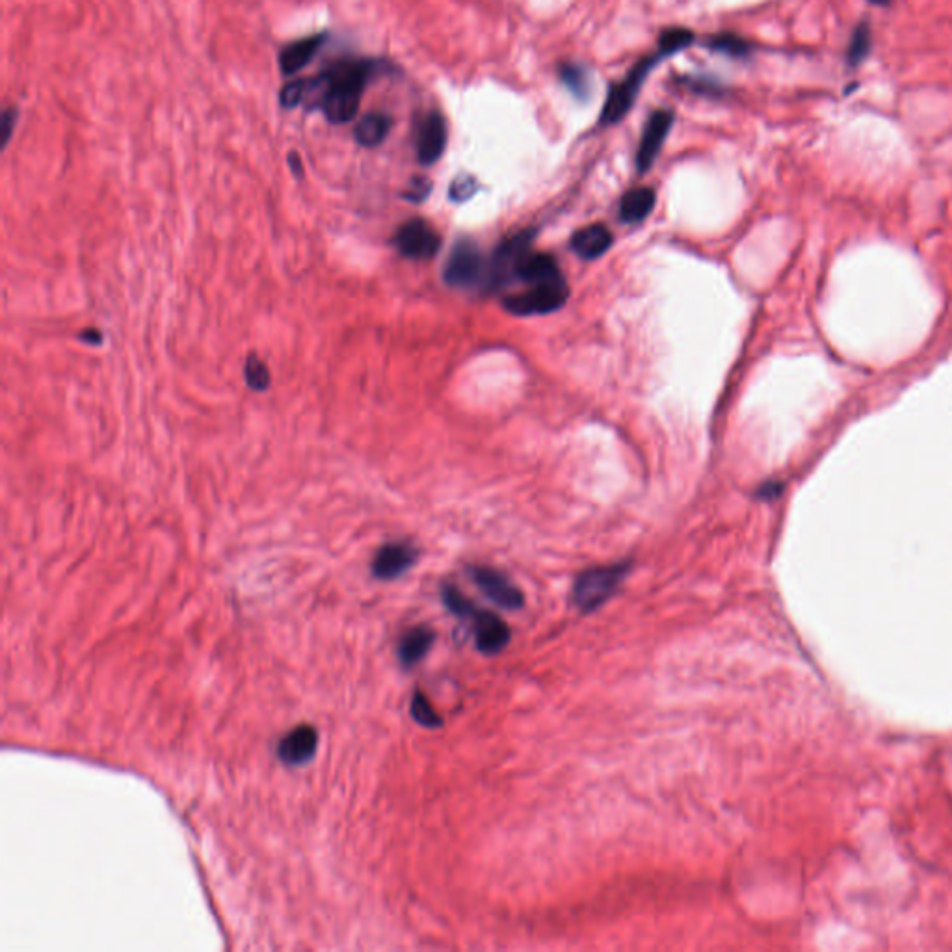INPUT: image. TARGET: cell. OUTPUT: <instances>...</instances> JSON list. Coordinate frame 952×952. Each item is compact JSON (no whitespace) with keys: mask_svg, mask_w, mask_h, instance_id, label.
<instances>
[{"mask_svg":"<svg viewBox=\"0 0 952 952\" xmlns=\"http://www.w3.org/2000/svg\"><path fill=\"white\" fill-rule=\"evenodd\" d=\"M433 631L426 626H421V627H415L412 631H408L404 635V638H402L400 646H398V656H400V663L404 665L406 668H412L413 665H417L421 658L428 653V649L432 647L433 644Z\"/></svg>","mask_w":952,"mask_h":952,"instance_id":"obj_17","label":"cell"},{"mask_svg":"<svg viewBox=\"0 0 952 952\" xmlns=\"http://www.w3.org/2000/svg\"><path fill=\"white\" fill-rule=\"evenodd\" d=\"M290 160H292V168H295V173H296V175H298V173L302 175V166H300V160L296 162V155H292Z\"/></svg>","mask_w":952,"mask_h":952,"instance_id":"obj_30","label":"cell"},{"mask_svg":"<svg viewBox=\"0 0 952 952\" xmlns=\"http://www.w3.org/2000/svg\"><path fill=\"white\" fill-rule=\"evenodd\" d=\"M469 573L474 584L499 607L508 610H518L523 607V592L504 573L486 566H474L469 569Z\"/></svg>","mask_w":952,"mask_h":952,"instance_id":"obj_9","label":"cell"},{"mask_svg":"<svg viewBox=\"0 0 952 952\" xmlns=\"http://www.w3.org/2000/svg\"><path fill=\"white\" fill-rule=\"evenodd\" d=\"M569 296L568 283L553 281V283H541V285H529V288L521 295H511L504 300V307L518 316H532V315H549L557 309H560Z\"/></svg>","mask_w":952,"mask_h":952,"instance_id":"obj_5","label":"cell"},{"mask_svg":"<svg viewBox=\"0 0 952 952\" xmlns=\"http://www.w3.org/2000/svg\"><path fill=\"white\" fill-rule=\"evenodd\" d=\"M374 73L371 60H341L315 79H298L304 101L313 102L332 123H348L355 118L361 97Z\"/></svg>","mask_w":952,"mask_h":952,"instance_id":"obj_1","label":"cell"},{"mask_svg":"<svg viewBox=\"0 0 952 952\" xmlns=\"http://www.w3.org/2000/svg\"><path fill=\"white\" fill-rule=\"evenodd\" d=\"M694 42V34L686 28H670L661 34L658 38V51H663L666 56L675 54L683 49H686Z\"/></svg>","mask_w":952,"mask_h":952,"instance_id":"obj_21","label":"cell"},{"mask_svg":"<svg viewBox=\"0 0 952 952\" xmlns=\"http://www.w3.org/2000/svg\"><path fill=\"white\" fill-rule=\"evenodd\" d=\"M15 116L17 112L14 108H8L5 112V118H3V132H5V140L8 141L10 136H12V127L15 125Z\"/></svg>","mask_w":952,"mask_h":952,"instance_id":"obj_28","label":"cell"},{"mask_svg":"<svg viewBox=\"0 0 952 952\" xmlns=\"http://www.w3.org/2000/svg\"><path fill=\"white\" fill-rule=\"evenodd\" d=\"M97 334H99V332H84L81 337H83L84 341H88V343H95V345H99V343L102 341V337H101V335H99V337H93V335H97Z\"/></svg>","mask_w":952,"mask_h":952,"instance_id":"obj_29","label":"cell"},{"mask_svg":"<svg viewBox=\"0 0 952 952\" xmlns=\"http://www.w3.org/2000/svg\"><path fill=\"white\" fill-rule=\"evenodd\" d=\"M514 277L525 281L527 285H541L564 279L555 257L547 253H534L530 249L520 259Z\"/></svg>","mask_w":952,"mask_h":952,"instance_id":"obj_14","label":"cell"},{"mask_svg":"<svg viewBox=\"0 0 952 952\" xmlns=\"http://www.w3.org/2000/svg\"><path fill=\"white\" fill-rule=\"evenodd\" d=\"M324 42H325V34H315V35H309V38L298 40L295 44H290L288 47H285L279 54L281 71L285 73V75H296L298 71H302L311 62V58L318 53Z\"/></svg>","mask_w":952,"mask_h":952,"instance_id":"obj_16","label":"cell"},{"mask_svg":"<svg viewBox=\"0 0 952 952\" xmlns=\"http://www.w3.org/2000/svg\"><path fill=\"white\" fill-rule=\"evenodd\" d=\"M629 569H631V564L624 562V564H614V566L594 568V569L584 571L575 580L573 603L582 612H592L599 608L603 603H607L616 594L619 584L624 582V578L627 577Z\"/></svg>","mask_w":952,"mask_h":952,"instance_id":"obj_3","label":"cell"},{"mask_svg":"<svg viewBox=\"0 0 952 952\" xmlns=\"http://www.w3.org/2000/svg\"><path fill=\"white\" fill-rule=\"evenodd\" d=\"M391 131V118L380 112H373L363 116L361 121L355 125V141L363 148H376L380 145Z\"/></svg>","mask_w":952,"mask_h":952,"instance_id":"obj_19","label":"cell"},{"mask_svg":"<svg viewBox=\"0 0 952 952\" xmlns=\"http://www.w3.org/2000/svg\"><path fill=\"white\" fill-rule=\"evenodd\" d=\"M656 196L649 187L629 190L619 203V216L624 222H640L655 207Z\"/></svg>","mask_w":952,"mask_h":952,"instance_id":"obj_18","label":"cell"},{"mask_svg":"<svg viewBox=\"0 0 952 952\" xmlns=\"http://www.w3.org/2000/svg\"><path fill=\"white\" fill-rule=\"evenodd\" d=\"M318 748V733L313 725H298L279 743V759L290 766L309 763Z\"/></svg>","mask_w":952,"mask_h":952,"instance_id":"obj_13","label":"cell"},{"mask_svg":"<svg viewBox=\"0 0 952 952\" xmlns=\"http://www.w3.org/2000/svg\"><path fill=\"white\" fill-rule=\"evenodd\" d=\"M663 58H666V54L663 51H656L655 54L640 60L631 71L629 75L617 83L610 93H608V99H607V104L603 108L601 112V123L603 125H614L617 121H621L626 118V114L631 110L646 77L649 75V71L661 62Z\"/></svg>","mask_w":952,"mask_h":952,"instance_id":"obj_4","label":"cell"},{"mask_svg":"<svg viewBox=\"0 0 952 952\" xmlns=\"http://www.w3.org/2000/svg\"><path fill=\"white\" fill-rule=\"evenodd\" d=\"M672 125H674V112H670V110H656V112L649 116L644 127L640 145H638V153H636L638 171L644 173L653 166L655 159L663 150Z\"/></svg>","mask_w":952,"mask_h":952,"instance_id":"obj_10","label":"cell"},{"mask_svg":"<svg viewBox=\"0 0 952 952\" xmlns=\"http://www.w3.org/2000/svg\"><path fill=\"white\" fill-rule=\"evenodd\" d=\"M532 237H534V231H523L499 246L491 263L488 265L486 283L490 288H499L510 277L516 276V267L523 255L530 249Z\"/></svg>","mask_w":952,"mask_h":952,"instance_id":"obj_8","label":"cell"},{"mask_svg":"<svg viewBox=\"0 0 952 952\" xmlns=\"http://www.w3.org/2000/svg\"><path fill=\"white\" fill-rule=\"evenodd\" d=\"M612 233L603 224H594L578 229L571 238V248L580 259L594 261L610 248Z\"/></svg>","mask_w":952,"mask_h":952,"instance_id":"obj_15","label":"cell"},{"mask_svg":"<svg viewBox=\"0 0 952 952\" xmlns=\"http://www.w3.org/2000/svg\"><path fill=\"white\" fill-rule=\"evenodd\" d=\"M443 601L460 617L471 619L476 633V646L486 655L500 653L510 642V629L504 621L486 610H481L472 601L463 597L456 586H443Z\"/></svg>","mask_w":952,"mask_h":952,"instance_id":"obj_2","label":"cell"},{"mask_svg":"<svg viewBox=\"0 0 952 952\" xmlns=\"http://www.w3.org/2000/svg\"><path fill=\"white\" fill-rule=\"evenodd\" d=\"M428 192H430V182L426 179H423V177H417V179H413L410 190L406 192V198L410 201L419 203V201H423L428 196Z\"/></svg>","mask_w":952,"mask_h":952,"instance_id":"obj_27","label":"cell"},{"mask_svg":"<svg viewBox=\"0 0 952 952\" xmlns=\"http://www.w3.org/2000/svg\"><path fill=\"white\" fill-rule=\"evenodd\" d=\"M394 246L408 259L428 261L435 257L439 246H442V238L424 219H410V222L398 228L394 235Z\"/></svg>","mask_w":952,"mask_h":952,"instance_id":"obj_7","label":"cell"},{"mask_svg":"<svg viewBox=\"0 0 952 952\" xmlns=\"http://www.w3.org/2000/svg\"><path fill=\"white\" fill-rule=\"evenodd\" d=\"M246 380H248V385L255 391H265L270 385V371L257 355L248 357Z\"/></svg>","mask_w":952,"mask_h":952,"instance_id":"obj_22","label":"cell"},{"mask_svg":"<svg viewBox=\"0 0 952 952\" xmlns=\"http://www.w3.org/2000/svg\"><path fill=\"white\" fill-rule=\"evenodd\" d=\"M486 277L488 265L479 246L471 240H460L449 255L445 281L454 288H472L484 283Z\"/></svg>","mask_w":952,"mask_h":952,"instance_id":"obj_6","label":"cell"},{"mask_svg":"<svg viewBox=\"0 0 952 952\" xmlns=\"http://www.w3.org/2000/svg\"><path fill=\"white\" fill-rule=\"evenodd\" d=\"M476 189H479V185H476V180H474L472 177H469V175H461V177H458V179L452 182V187H451V198H452L454 201H465V199H469V198L476 192Z\"/></svg>","mask_w":952,"mask_h":952,"instance_id":"obj_26","label":"cell"},{"mask_svg":"<svg viewBox=\"0 0 952 952\" xmlns=\"http://www.w3.org/2000/svg\"><path fill=\"white\" fill-rule=\"evenodd\" d=\"M711 49L714 51H720V53H725V54H731V56H746L750 53V45L741 40L739 35H733V34H720V35H714V38L711 40Z\"/></svg>","mask_w":952,"mask_h":952,"instance_id":"obj_23","label":"cell"},{"mask_svg":"<svg viewBox=\"0 0 952 952\" xmlns=\"http://www.w3.org/2000/svg\"><path fill=\"white\" fill-rule=\"evenodd\" d=\"M417 157L423 166H432L442 159L447 145V123L439 112L426 114L417 127Z\"/></svg>","mask_w":952,"mask_h":952,"instance_id":"obj_11","label":"cell"},{"mask_svg":"<svg viewBox=\"0 0 952 952\" xmlns=\"http://www.w3.org/2000/svg\"><path fill=\"white\" fill-rule=\"evenodd\" d=\"M870 49V30H869V24L863 23L856 28L852 40H850V49H849V60L850 63H860L867 53Z\"/></svg>","mask_w":952,"mask_h":952,"instance_id":"obj_25","label":"cell"},{"mask_svg":"<svg viewBox=\"0 0 952 952\" xmlns=\"http://www.w3.org/2000/svg\"><path fill=\"white\" fill-rule=\"evenodd\" d=\"M560 79L577 97L588 95L590 77H588V71H586L584 67L577 63H564L560 65Z\"/></svg>","mask_w":952,"mask_h":952,"instance_id":"obj_20","label":"cell"},{"mask_svg":"<svg viewBox=\"0 0 952 952\" xmlns=\"http://www.w3.org/2000/svg\"><path fill=\"white\" fill-rule=\"evenodd\" d=\"M869 3L878 5V6H888V5H891V0H869Z\"/></svg>","mask_w":952,"mask_h":952,"instance_id":"obj_31","label":"cell"},{"mask_svg":"<svg viewBox=\"0 0 952 952\" xmlns=\"http://www.w3.org/2000/svg\"><path fill=\"white\" fill-rule=\"evenodd\" d=\"M417 557L419 553L412 543H406V541L387 543L378 551L373 562V571L378 578L391 580V578L400 577L402 573H406L417 562Z\"/></svg>","mask_w":952,"mask_h":952,"instance_id":"obj_12","label":"cell"},{"mask_svg":"<svg viewBox=\"0 0 952 952\" xmlns=\"http://www.w3.org/2000/svg\"><path fill=\"white\" fill-rule=\"evenodd\" d=\"M412 716L424 727H439V725H442V718H439V714L433 711L430 702L419 692L413 695Z\"/></svg>","mask_w":952,"mask_h":952,"instance_id":"obj_24","label":"cell"}]
</instances>
